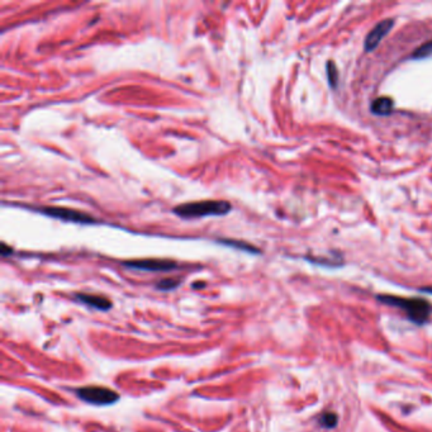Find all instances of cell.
Listing matches in <instances>:
<instances>
[{
  "label": "cell",
  "mask_w": 432,
  "mask_h": 432,
  "mask_svg": "<svg viewBox=\"0 0 432 432\" xmlns=\"http://www.w3.org/2000/svg\"><path fill=\"white\" fill-rule=\"evenodd\" d=\"M42 215L47 217L56 218L61 221L78 222V223H93L95 222L92 216L86 215L84 212L76 211V209L66 208V207H41L37 209Z\"/></svg>",
  "instance_id": "obj_4"
},
{
  "label": "cell",
  "mask_w": 432,
  "mask_h": 432,
  "mask_svg": "<svg viewBox=\"0 0 432 432\" xmlns=\"http://www.w3.org/2000/svg\"><path fill=\"white\" fill-rule=\"evenodd\" d=\"M431 55H432V39L417 48V50L414 51V54L412 55V57H413V59H425V57H429L431 56Z\"/></svg>",
  "instance_id": "obj_13"
},
{
  "label": "cell",
  "mask_w": 432,
  "mask_h": 432,
  "mask_svg": "<svg viewBox=\"0 0 432 432\" xmlns=\"http://www.w3.org/2000/svg\"><path fill=\"white\" fill-rule=\"evenodd\" d=\"M179 285H180L179 279L166 278L158 281L157 284H156V288H157L158 290H165V292H167V290L175 289V288H177Z\"/></svg>",
  "instance_id": "obj_12"
},
{
  "label": "cell",
  "mask_w": 432,
  "mask_h": 432,
  "mask_svg": "<svg viewBox=\"0 0 432 432\" xmlns=\"http://www.w3.org/2000/svg\"><path fill=\"white\" fill-rule=\"evenodd\" d=\"M319 423L321 426H323L325 429H334L336 425H337V416L332 412H328V413H323L319 418Z\"/></svg>",
  "instance_id": "obj_11"
},
{
  "label": "cell",
  "mask_w": 432,
  "mask_h": 432,
  "mask_svg": "<svg viewBox=\"0 0 432 432\" xmlns=\"http://www.w3.org/2000/svg\"><path fill=\"white\" fill-rule=\"evenodd\" d=\"M76 394L81 401L93 406H111L119 399V394L114 391L105 387H97V385L79 388L76 391Z\"/></svg>",
  "instance_id": "obj_3"
},
{
  "label": "cell",
  "mask_w": 432,
  "mask_h": 432,
  "mask_svg": "<svg viewBox=\"0 0 432 432\" xmlns=\"http://www.w3.org/2000/svg\"><path fill=\"white\" fill-rule=\"evenodd\" d=\"M222 243L227 245V246L237 247V249L245 250V251H250V253H259V250L256 249L255 246H251L250 243L242 242V241H236V240H221Z\"/></svg>",
  "instance_id": "obj_10"
},
{
  "label": "cell",
  "mask_w": 432,
  "mask_h": 432,
  "mask_svg": "<svg viewBox=\"0 0 432 432\" xmlns=\"http://www.w3.org/2000/svg\"><path fill=\"white\" fill-rule=\"evenodd\" d=\"M75 298L80 303H84L86 306L93 307L95 309H100V311H108L112 307L111 300H108L105 296L97 295V294L78 293L75 294Z\"/></svg>",
  "instance_id": "obj_7"
},
{
  "label": "cell",
  "mask_w": 432,
  "mask_h": 432,
  "mask_svg": "<svg viewBox=\"0 0 432 432\" xmlns=\"http://www.w3.org/2000/svg\"><path fill=\"white\" fill-rule=\"evenodd\" d=\"M326 73H327V79L330 86H331L332 89H336L338 82V70L334 61H328V62L326 63Z\"/></svg>",
  "instance_id": "obj_9"
},
{
  "label": "cell",
  "mask_w": 432,
  "mask_h": 432,
  "mask_svg": "<svg viewBox=\"0 0 432 432\" xmlns=\"http://www.w3.org/2000/svg\"><path fill=\"white\" fill-rule=\"evenodd\" d=\"M378 299L389 306H394L401 308L407 313L408 318L414 323L422 325L429 319L431 313V307L429 302L418 298H399L394 295H379Z\"/></svg>",
  "instance_id": "obj_2"
},
{
  "label": "cell",
  "mask_w": 432,
  "mask_h": 432,
  "mask_svg": "<svg viewBox=\"0 0 432 432\" xmlns=\"http://www.w3.org/2000/svg\"><path fill=\"white\" fill-rule=\"evenodd\" d=\"M193 287H194V288H200V287H204V284H202V283H198V284H194V285H193Z\"/></svg>",
  "instance_id": "obj_15"
},
{
  "label": "cell",
  "mask_w": 432,
  "mask_h": 432,
  "mask_svg": "<svg viewBox=\"0 0 432 432\" xmlns=\"http://www.w3.org/2000/svg\"><path fill=\"white\" fill-rule=\"evenodd\" d=\"M393 27H394V19L388 18L382 20V22H379L366 35L365 42H364V48H365L366 52H372V51L375 50L379 46V43L388 36V33L392 31Z\"/></svg>",
  "instance_id": "obj_6"
},
{
  "label": "cell",
  "mask_w": 432,
  "mask_h": 432,
  "mask_svg": "<svg viewBox=\"0 0 432 432\" xmlns=\"http://www.w3.org/2000/svg\"><path fill=\"white\" fill-rule=\"evenodd\" d=\"M0 251H1V255L3 256H8L13 253V249L8 246L5 242H1V249H0Z\"/></svg>",
  "instance_id": "obj_14"
},
{
  "label": "cell",
  "mask_w": 432,
  "mask_h": 432,
  "mask_svg": "<svg viewBox=\"0 0 432 432\" xmlns=\"http://www.w3.org/2000/svg\"><path fill=\"white\" fill-rule=\"evenodd\" d=\"M123 265L127 268L137 269V270H145V272H169L177 266L175 261L166 259L131 260V261H124Z\"/></svg>",
  "instance_id": "obj_5"
},
{
  "label": "cell",
  "mask_w": 432,
  "mask_h": 432,
  "mask_svg": "<svg viewBox=\"0 0 432 432\" xmlns=\"http://www.w3.org/2000/svg\"><path fill=\"white\" fill-rule=\"evenodd\" d=\"M232 209L227 200H202L179 204L174 208V213L183 218L207 217V216H224Z\"/></svg>",
  "instance_id": "obj_1"
},
{
  "label": "cell",
  "mask_w": 432,
  "mask_h": 432,
  "mask_svg": "<svg viewBox=\"0 0 432 432\" xmlns=\"http://www.w3.org/2000/svg\"><path fill=\"white\" fill-rule=\"evenodd\" d=\"M393 108H394L393 99L388 97H380L373 101L370 111L375 116H389L393 112Z\"/></svg>",
  "instance_id": "obj_8"
}]
</instances>
